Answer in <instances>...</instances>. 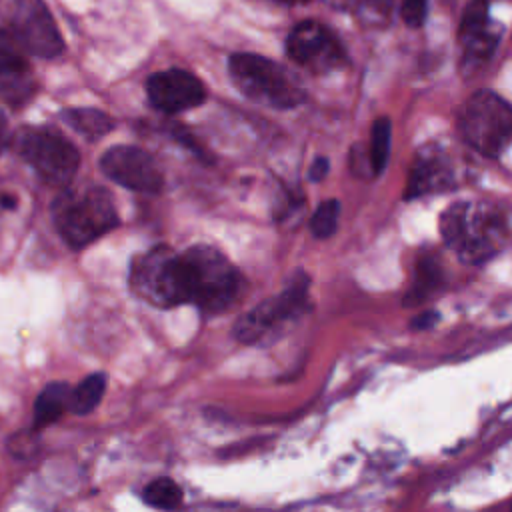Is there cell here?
<instances>
[{
    "label": "cell",
    "mask_w": 512,
    "mask_h": 512,
    "mask_svg": "<svg viewBox=\"0 0 512 512\" xmlns=\"http://www.w3.org/2000/svg\"><path fill=\"white\" fill-rule=\"evenodd\" d=\"M440 234L464 262L480 264L512 240V218L488 202H454L440 216Z\"/></svg>",
    "instance_id": "1"
},
{
    "label": "cell",
    "mask_w": 512,
    "mask_h": 512,
    "mask_svg": "<svg viewBox=\"0 0 512 512\" xmlns=\"http://www.w3.org/2000/svg\"><path fill=\"white\" fill-rule=\"evenodd\" d=\"M390 134H392V124L386 116H380L372 122V130H370V148H368V162H370V170L372 176H378L386 164H388V156H390Z\"/></svg>",
    "instance_id": "20"
},
{
    "label": "cell",
    "mask_w": 512,
    "mask_h": 512,
    "mask_svg": "<svg viewBox=\"0 0 512 512\" xmlns=\"http://www.w3.org/2000/svg\"><path fill=\"white\" fill-rule=\"evenodd\" d=\"M454 186V168L438 144H426L422 146L408 172V182L404 190L406 200H414L424 194L432 192H442Z\"/></svg>",
    "instance_id": "13"
},
{
    "label": "cell",
    "mask_w": 512,
    "mask_h": 512,
    "mask_svg": "<svg viewBox=\"0 0 512 512\" xmlns=\"http://www.w3.org/2000/svg\"><path fill=\"white\" fill-rule=\"evenodd\" d=\"M510 512H512V508H510Z\"/></svg>",
    "instance_id": "33"
},
{
    "label": "cell",
    "mask_w": 512,
    "mask_h": 512,
    "mask_svg": "<svg viewBox=\"0 0 512 512\" xmlns=\"http://www.w3.org/2000/svg\"><path fill=\"white\" fill-rule=\"evenodd\" d=\"M146 92L150 104L168 114L196 108L206 100L204 84L194 74L178 68L152 74Z\"/></svg>",
    "instance_id": "12"
},
{
    "label": "cell",
    "mask_w": 512,
    "mask_h": 512,
    "mask_svg": "<svg viewBox=\"0 0 512 512\" xmlns=\"http://www.w3.org/2000/svg\"><path fill=\"white\" fill-rule=\"evenodd\" d=\"M62 118L76 130L80 132L82 136L90 138V140H96V138H102L104 134H108L114 126L112 118L98 110V108H70L62 114Z\"/></svg>",
    "instance_id": "18"
},
{
    "label": "cell",
    "mask_w": 512,
    "mask_h": 512,
    "mask_svg": "<svg viewBox=\"0 0 512 512\" xmlns=\"http://www.w3.org/2000/svg\"><path fill=\"white\" fill-rule=\"evenodd\" d=\"M228 72L236 88L250 100L272 108H294L304 100V88L284 66L258 54H232Z\"/></svg>",
    "instance_id": "4"
},
{
    "label": "cell",
    "mask_w": 512,
    "mask_h": 512,
    "mask_svg": "<svg viewBox=\"0 0 512 512\" xmlns=\"http://www.w3.org/2000/svg\"><path fill=\"white\" fill-rule=\"evenodd\" d=\"M458 130L476 152L496 158L512 144V104L492 90H478L462 104Z\"/></svg>",
    "instance_id": "5"
},
{
    "label": "cell",
    "mask_w": 512,
    "mask_h": 512,
    "mask_svg": "<svg viewBox=\"0 0 512 512\" xmlns=\"http://www.w3.org/2000/svg\"><path fill=\"white\" fill-rule=\"evenodd\" d=\"M444 282L440 260L432 252H422L416 260L414 280L404 296V306H418L426 302Z\"/></svg>",
    "instance_id": "15"
},
{
    "label": "cell",
    "mask_w": 512,
    "mask_h": 512,
    "mask_svg": "<svg viewBox=\"0 0 512 512\" xmlns=\"http://www.w3.org/2000/svg\"><path fill=\"white\" fill-rule=\"evenodd\" d=\"M436 320H438V312H434V310H424V312H420V314L412 320V326H414V328H430Z\"/></svg>",
    "instance_id": "28"
},
{
    "label": "cell",
    "mask_w": 512,
    "mask_h": 512,
    "mask_svg": "<svg viewBox=\"0 0 512 512\" xmlns=\"http://www.w3.org/2000/svg\"><path fill=\"white\" fill-rule=\"evenodd\" d=\"M502 32H504L502 26L490 20V24L486 28H482L480 32L472 34L470 38L462 40V44H464V56H462L464 74L474 72L476 68L484 66L492 58V54L502 38Z\"/></svg>",
    "instance_id": "16"
},
{
    "label": "cell",
    "mask_w": 512,
    "mask_h": 512,
    "mask_svg": "<svg viewBox=\"0 0 512 512\" xmlns=\"http://www.w3.org/2000/svg\"><path fill=\"white\" fill-rule=\"evenodd\" d=\"M286 54L292 62L314 74H328L346 64V54L338 38L314 20H304L290 30Z\"/></svg>",
    "instance_id": "9"
},
{
    "label": "cell",
    "mask_w": 512,
    "mask_h": 512,
    "mask_svg": "<svg viewBox=\"0 0 512 512\" xmlns=\"http://www.w3.org/2000/svg\"><path fill=\"white\" fill-rule=\"evenodd\" d=\"M32 90V74L20 44L12 34L0 30V94L12 104H20Z\"/></svg>",
    "instance_id": "14"
},
{
    "label": "cell",
    "mask_w": 512,
    "mask_h": 512,
    "mask_svg": "<svg viewBox=\"0 0 512 512\" xmlns=\"http://www.w3.org/2000/svg\"><path fill=\"white\" fill-rule=\"evenodd\" d=\"M428 16V0H404L402 2V20L412 26L420 28Z\"/></svg>",
    "instance_id": "25"
},
{
    "label": "cell",
    "mask_w": 512,
    "mask_h": 512,
    "mask_svg": "<svg viewBox=\"0 0 512 512\" xmlns=\"http://www.w3.org/2000/svg\"><path fill=\"white\" fill-rule=\"evenodd\" d=\"M106 374L94 372L86 376L72 392H70V410L76 414H90L102 400L106 392Z\"/></svg>",
    "instance_id": "19"
},
{
    "label": "cell",
    "mask_w": 512,
    "mask_h": 512,
    "mask_svg": "<svg viewBox=\"0 0 512 512\" xmlns=\"http://www.w3.org/2000/svg\"><path fill=\"white\" fill-rule=\"evenodd\" d=\"M178 256L186 302L204 312H222L236 300L242 278L218 248L198 244Z\"/></svg>",
    "instance_id": "2"
},
{
    "label": "cell",
    "mask_w": 512,
    "mask_h": 512,
    "mask_svg": "<svg viewBox=\"0 0 512 512\" xmlns=\"http://www.w3.org/2000/svg\"><path fill=\"white\" fill-rule=\"evenodd\" d=\"M142 498L152 508L174 510L182 502V488L172 478H156L144 488Z\"/></svg>",
    "instance_id": "21"
},
{
    "label": "cell",
    "mask_w": 512,
    "mask_h": 512,
    "mask_svg": "<svg viewBox=\"0 0 512 512\" xmlns=\"http://www.w3.org/2000/svg\"><path fill=\"white\" fill-rule=\"evenodd\" d=\"M134 292L154 306H176L186 302L180 256L168 246H156L140 256L130 270Z\"/></svg>",
    "instance_id": "6"
},
{
    "label": "cell",
    "mask_w": 512,
    "mask_h": 512,
    "mask_svg": "<svg viewBox=\"0 0 512 512\" xmlns=\"http://www.w3.org/2000/svg\"><path fill=\"white\" fill-rule=\"evenodd\" d=\"M276 2H282V4H306L310 0H276Z\"/></svg>",
    "instance_id": "31"
},
{
    "label": "cell",
    "mask_w": 512,
    "mask_h": 512,
    "mask_svg": "<svg viewBox=\"0 0 512 512\" xmlns=\"http://www.w3.org/2000/svg\"><path fill=\"white\" fill-rule=\"evenodd\" d=\"M102 172L116 184L134 192L156 194L162 190V172L154 158L138 146H114L100 160Z\"/></svg>",
    "instance_id": "11"
},
{
    "label": "cell",
    "mask_w": 512,
    "mask_h": 512,
    "mask_svg": "<svg viewBox=\"0 0 512 512\" xmlns=\"http://www.w3.org/2000/svg\"><path fill=\"white\" fill-rule=\"evenodd\" d=\"M10 26L12 38L34 56L54 58L64 48L56 22L42 0H16Z\"/></svg>",
    "instance_id": "10"
},
{
    "label": "cell",
    "mask_w": 512,
    "mask_h": 512,
    "mask_svg": "<svg viewBox=\"0 0 512 512\" xmlns=\"http://www.w3.org/2000/svg\"><path fill=\"white\" fill-rule=\"evenodd\" d=\"M0 206L12 210V208H16V198L10 196V194H2V196H0Z\"/></svg>",
    "instance_id": "30"
},
{
    "label": "cell",
    "mask_w": 512,
    "mask_h": 512,
    "mask_svg": "<svg viewBox=\"0 0 512 512\" xmlns=\"http://www.w3.org/2000/svg\"><path fill=\"white\" fill-rule=\"evenodd\" d=\"M20 152L46 182L56 186L68 184L80 164L78 150L60 134L48 130L24 132Z\"/></svg>",
    "instance_id": "8"
},
{
    "label": "cell",
    "mask_w": 512,
    "mask_h": 512,
    "mask_svg": "<svg viewBox=\"0 0 512 512\" xmlns=\"http://www.w3.org/2000/svg\"><path fill=\"white\" fill-rule=\"evenodd\" d=\"M488 2H490V0H488ZM508 2H512V0H508Z\"/></svg>",
    "instance_id": "32"
},
{
    "label": "cell",
    "mask_w": 512,
    "mask_h": 512,
    "mask_svg": "<svg viewBox=\"0 0 512 512\" xmlns=\"http://www.w3.org/2000/svg\"><path fill=\"white\" fill-rule=\"evenodd\" d=\"M340 6L352 10L368 24H378L390 16L392 0H340Z\"/></svg>",
    "instance_id": "24"
},
{
    "label": "cell",
    "mask_w": 512,
    "mask_h": 512,
    "mask_svg": "<svg viewBox=\"0 0 512 512\" xmlns=\"http://www.w3.org/2000/svg\"><path fill=\"white\" fill-rule=\"evenodd\" d=\"M54 224L72 248H84L118 224L112 196L98 186L66 190L52 206Z\"/></svg>",
    "instance_id": "3"
},
{
    "label": "cell",
    "mask_w": 512,
    "mask_h": 512,
    "mask_svg": "<svg viewBox=\"0 0 512 512\" xmlns=\"http://www.w3.org/2000/svg\"><path fill=\"white\" fill-rule=\"evenodd\" d=\"M328 170H330L328 158L318 156V158L310 164V168H308V178H310L312 182H320V180H324V176L328 174Z\"/></svg>",
    "instance_id": "27"
},
{
    "label": "cell",
    "mask_w": 512,
    "mask_h": 512,
    "mask_svg": "<svg viewBox=\"0 0 512 512\" xmlns=\"http://www.w3.org/2000/svg\"><path fill=\"white\" fill-rule=\"evenodd\" d=\"M308 294V276L298 272L284 286L282 292L258 302L246 314H242L234 324V338L242 344H254L262 340L270 330L294 318Z\"/></svg>",
    "instance_id": "7"
},
{
    "label": "cell",
    "mask_w": 512,
    "mask_h": 512,
    "mask_svg": "<svg viewBox=\"0 0 512 512\" xmlns=\"http://www.w3.org/2000/svg\"><path fill=\"white\" fill-rule=\"evenodd\" d=\"M70 386L64 382H52L42 388L34 404V428H44L56 422L70 404Z\"/></svg>",
    "instance_id": "17"
},
{
    "label": "cell",
    "mask_w": 512,
    "mask_h": 512,
    "mask_svg": "<svg viewBox=\"0 0 512 512\" xmlns=\"http://www.w3.org/2000/svg\"><path fill=\"white\" fill-rule=\"evenodd\" d=\"M6 144H8V120H6L4 112L0 110V154L6 148Z\"/></svg>",
    "instance_id": "29"
},
{
    "label": "cell",
    "mask_w": 512,
    "mask_h": 512,
    "mask_svg": "<svg viewBox=\"0 0 512 512\" xmlns=\"http://www.w3.org/2000/svg\"><path fill=\"white\" fill-rule=\"evenodd\" d=\"M488 6L490 2L488 0H472L462 18H460V24H458V38L460 42L470 38L472 34L480 32L482 28H486L490 24V18H488Z\"/></svg>",
    "instance_id": "23"
},
{
    "label": "cell",
    "mask_w": 512,
    "mask_h": 512,
    "mask_svg": "<svg viewBox=\"0 0 512 512\" xmlns=\"http://www.w3.org/2000/svg\"><path fill=\"white\" fill-rule=\"evenodd\" d=\"M8 446H10V452L14 454V458H30L34 454V446H36L34 432H20L18 436H12Z\"/></svg>",
    "instance_id": "26"
},
{
    "label": "cell",
    "mask_w": 512,
    "mask_h": 512,
    "mask_svg": "<svg viewBox=\"0 0 512 512\" xmlns=\"http://www.w3.org/2000/svg\"><path fill=\"white\" fill-rule=\"evenodd\" d=\"M340 216V202L338 200H324L310 218V232L316 238H328L336 232Z\"/></svg>",
    "instance_id": "22"
}]
</instances>
